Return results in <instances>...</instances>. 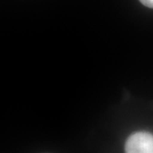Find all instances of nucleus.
Returning a JSON list of instances; mask_svg holds the SVG:
<instances>
[{
	"label": "nucleus",
	"mask_w": 153,
	"mask_h": 153,
	"mask_svg": "<svg viewBox=\"0 0 153 153\" xmlns=\"http://www.w3.org/2000/svg\"><path fill=\"white\" fill-rule=\"evenodd\" d=\"M125 153H153V134L140 131L132 134L125 143Z\"/></svg>",
	"instance_id": "f257e3e1"
},
{
	"label": "nucleus",
	"mask_w": 153,
	"mask_h": 153,
	"mask_svg": "<svg viewBox=\"0 0 153 153\" xmlns=\"http://www.w3.org/2000/svg\"><path fill=\"white\" fill-rule=\"evenodd\" d=\"M140 1L145 6L153 9V0H140Z\"/></svg>",
	"instance_id": "f03ea898"
}]
</instances>
